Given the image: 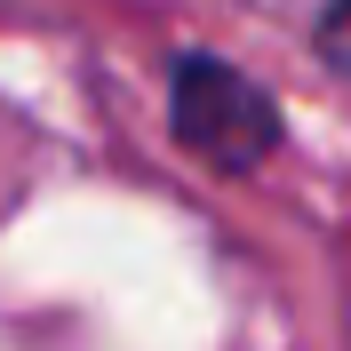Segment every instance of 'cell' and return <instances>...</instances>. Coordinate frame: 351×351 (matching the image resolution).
Instances as JSON below:
<instances>
[{
	"label": "cell",
	"mask_w": 351,
	"mask_h": 351,
	"mask_svg": "<svg viewBox=\"0 0 351 351\" xmlns=\"http://www.w3.org/2000/svg\"><path fill=\"white\" fill-rule=\"evenodd\" d=\"M168 136L216 176H256L280 152L287 120H280V96L247 64L216 56V48H184L168 64Z\"/></svg>",
	"instance_id": "obj_1"
},
{
	"label": "cell",
	"mask_w": 351,
	"mask_h": 351,
	"mask_svg": "<svg viewBox=\"0 0 351 351\" xmlns=\"http://www.w3.org/2000/svg\"><path fill=\"white\" fill-rule=\"evenodd\" d=\"M311 48H319V64H328V72H343V80H351V0H328V8H319Z\"/></svg>",
	"instance_id": "obj_2"
}]
</instances>
